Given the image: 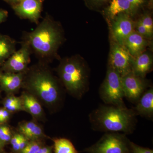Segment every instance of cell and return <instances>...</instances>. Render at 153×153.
Instances as JSON below:
<instances>
[{
    "label": "cell",
    "instance_id": "cell-1",
    "mask_svg": "<svg viewBox=\"0 0 153 153\" xmlns=\"http://www.w3.org/2000/svg\"><path fill=\"white\" fill-rule=\"evenodd\" d=\"M63 41L62 27L48 14L33 31L25 32L22 38L40 61L47 63L59 58L57 52Z\"/></svg>",
    "mask_w": 153,
    "mask_h": 153
},
{
    "label": "cell",
    "instance_id": "cell-2",
    "mask_svg": "<svg viewBox=\"0 0 153 153\" xmlns=\"http://www.w3.org/2000/svg\"><path fill=\"white\" fill-rule=\"evenodd\" d=\"M22 88L48 108L55 107L61 99L60 82L48 63L42 61L29 67L25 72Z\"/></svg>",
    "mask_w": 153,
    "mask_h": 153
},
{
    "label": "cell",
    "instance_id": "cell-3",
    "mask_svg": "<svg viewBox=\"0 0 153 153\" xmlns=\"http://www.w3.org/2000/svg\"><path fill=\"white\" fill-rule=\"evenodd\" d=\"M135 111L125 106L100 105L89 115L94 129L108 132L131 133L136 125Z\"/></svg>",
    "mask_w": 153,
    "mask_h": 153
},
{
    "label": "cell",
    "instance_id": "cell-4",
    "mask_svg": "<svg viewBox=\"0 0 153 153\" xmlns=\"http://www.w3.org/2000/svg\"><path fill=\"white\" fill-rule=\"evenodd\" d=\"M56 71L59 81L72 97L80 99L87 92L89 72L84 60L79 55L60 60Z\"/></svg>",
    "mask_w": 153,
    "mask_h": 153
},
{
    "label": "cell",
    "instance_id": "cell-5",
    "mask_svg": "<svg viewBox=\"0 0 153 153\" xmlns=\"http://www.w3.org/2000/svg\"><path fill=\"white\" fill-rule=\"evenodd\" d=\"M100 98L106 105L125 106L121 76L108 66L106 76L100 89Z\"/></svg>",
    "mask_w": 153,
    "mask_h": 153
},
{
    "label": "cell",
    "instance_id": "cell-6",
    "mask_svg": "<svg viewBox=\"0 0 153 153\" xmlns=\"http://www.w3.org/2000/svg\"><path fill=\"white\" fill-rule=\"evenodd\" d=\"M87 151L90 153H129L130 142L123 134L109 132Z\"/></svg>",
    "mask_w": 153,
    "mask_h": 153
},
{
    "label": "cell",
    "instance_id": "cell-7",
    "mask_svg": "<svg viewBox=\"0 0 153 153\" xmlns=\"http://www.w3.org/2000/svg\"><path fill=\"white\" fill-rule=\"evenodd\" d=\"M21 47L9 57L1 67L0 70L11 73H24L29 68L33 54L27 43L21 42Z\"/></svg>",
    "mask_w": 153,
    "mask_h": 153
},
{
    "label": "cell",
    "instance_id": "cell-8",
    "mask_svg": "<svg viewBox=\"0 0 153 153\" xmlns=\"http://www.w3.org/2000/svg\"><path fill=\"white\" fill-rule=\"evenodd\" d=\"M133 59L123 45L113 42L111 49L109 66L121 76L131 72Z\"/></svg>",
    "mask_w": 153,
    "mask_h": 153
},
{
    "label": "cell",
    "instance_id": "cell-9",
    "mask_svg": "<svg viewBox=\"0 0 153 153\" xmlns=\"http://www.w3.org/2000/svg\"><path fill=\"white\" fill-rule=\"evenodd\" d=\"M111 32L114 42L123 45L126 39L134 31L135 22L128 14H119L111 20Z\"/></svg>",
    "mask_w": 153,
    "mask_h": 153
},
{
    "label": "cell",
    "instance_id": "cell-10",
    "mask_svg": "<svg viewBox=\"0 0 153 153\" xmlns=\"http://www.w3.org/2000/svg\"><path fill=\"white\" fill-rule=\"evenodd\" d=\"M44 0H21L11 6L17 16L38 25L41 18Z\"/></svg>",
    "mask_w": 153,
    "mask_h": 153
},
{
    "label": "cell",
    "instance_id": "cell-11",
    "mask_svg": "<svg viewBox=\"0 0 153 153\" xmlns=\"http://www.w3.org/2000/svg\"><path fill=\"white\" fill-rule=\"evenodd\" d=\"M144 78L129 72L121 76L124 97L134 102L138 101L146 88Z\"/></svg>",
    "mask_w": 153,
    "mask_h": 153
},
{
    "label": "cell",
    "instance_id": "cell-12",
    "mask_svg": "<svg viewBox=\"0 0 153 153\" xmlns=\"http://www.w3.org/2000/svg\"><path fill=\"white\" fill-rule=\"evenodd\" d=\"M102 13L108 21L110 22L119 14L125 13L132 16L137 12L128 0H111Z\"/></svg>",
    "mask_w": 153,
    "mask_h": 153
},
{
    "label": "cell",
    "instance_id": "cell-13",
    "mask_svg": "<svg viewBox=\"0 0 153 153\" xmlns=\"http://www.w3.org/2000/svg\"><path fill=\"white\" fill-rule=\"evenodd\" d=\"M25 73H11L0 70V86L9 94H14L22 88Z\"/></svg>",
    "mask_w": 153,
    "mask_h": 153
},
{
    "label": "cell",
    "instance_id": "cell-14",
    "mask_svg": "<svg viewBox=\"0 0 153 153\" xmlns=\"http://www.w3.org/2000/svg\"><path fill=\"white\" fill-rule=\"evenodd\" d=\"M20 97L24 111H27L37 120L43 121L45 120V114L41 102L36 97L25 91Z\"/></svg>",
    "mask_w": 153,
    "mask_h": 153
},
{
    "label": "cell",
    "instance_id": "cell-15",
    "mask_svg": "<svg viewBox=\"0 0 153 153\" xmlns=\"http://www.w3.org/2000/svg\"><path fill=\"white\" fill-rule=\"evenodd\" d=\"M153 57L149 52H143L134 58L131 71L133 74L144 78L152 70Z\"/></svg>",
    "mask_w": 153,
    "mask_h": 153
},
{
    "label": "cell",
    "instance_id": "cell-16",
    "mask_svg": "<svg viewBox=\"0 0 153 153\" xmlns=\"http://www.w3.org/2000/svg\"><path fill=\"white\" fill-rule=\"evenodd\" d=\"M147 41V39L134 31L126 39L123 46L132 57L134 58L145 52L148 46Z\"/></svg>",
    "mask_w": 153,
    "mask_h": 153
},
{
    "label": "cell",
    "instance_id": "cell-17",
    "mask_svg": "<svg viewBox=\"0 0 153 153\" xmlns=\"http://www.w3.org/2000/svg\"><path fill=\"white\" fill-rule=\"evenodd\" d=\"M135 108L136 113L147 117L153 115V89L150 88L144 92L138 101Z\"/></svg>",
    "mask_w": 153,
    "mask_h": 153
},
{
    "label": "cell",
    "instance_id": "cell-18",
    "mask_svg": "<svg viewBox=\"0 0 153 153\" xmlns=\"http://www.w3.org/2000/svg\"><path fill=\"white\" fill-rule=\"evenodd\" d=\"M18 130L20 133L28 140H38L44 136L42 128L32 121H24L19 123Z\"/></svg>",
    "mask_w": 153,
    "mask_h": 153
},
{
    "label": "cell",
    "instance_id": "cell-19",
    "mask_svg": "<svg viewBox=\"0 0 153 153\" xmlns=\"http://www.w3.org/2000/svg\"><path fill=\"white\" fill-rule=\"evenodd\" d=\"M16 41L0 33V67L16 51Z\"/></svg>",
    "mask_w": 153,
    "mask_h": 153
},
{
    "label": "cell",
    "instance_id": "cell-20",
    "mask_svg": "<svg viewBox=\"0 0 153 153\" xmlns=\"http://www.w3.org/2000/svg\"><path fill=\"white\" fill-rule=\"evenodd\" d=\"M55 153H77L72 143L66 138L54 140Z\"/></svg>",
    "mask_w": 153,
    "mask_h": 153
},
{
    "label": "cell",
    "instance_id": "cell-21",
    "mask_svg": "<svg viewBox=\"0 0 153 153\" xmlns=\"http://www.w3.org/2000/svg\"><path fill=\"white\" fill-rule=\"evenodd\" d=\"M88 8L94 10H103L111 0H83Z\"/></svg>",
    "mask_w": 153,
    "mask_h": 153
},
{
    "label": "cell",
    "instance_id": "cell-22",
    "mask_svg": "<svg viewBox=\"0 0 153 153\" xmlns=\"http://www.w3.org/2000/svg\"><path fill=\"white\" fill-rule=\"evenodd\" d=\"M147 30L150 36L152 37L153 34V21L151 14L146 12L141 16L138 19Z\"/></svg>",
    "mask_w": 153,
    "mask_h": 153
},
{
    "label": "cell",
    "instance_id": "cell-23",
    "mask_svg": "<svg viewBox=\"0 0 153 153\" xmlns=\"http://www.w3.org/2000/svg\"><path fill=\"white\" fill-rule=\"evenodd\" d=\"M42 146L38 140H31L22 151L20 153H36Z\"/></svg>",
    "mask_w": 153,
    "mask_h": 153
},
{
    "label": "cell",
    "instance_id": "cell-24",
    "mask_svg": "<svg viewBox=\"0 0 153 153\" xmlns=\"http://www.w3.org/2000/svg\"><path fill=\"white\" fill-rule=\"evenodd\" d=\"M12 137L10 129L8 126H0V141L3 144L10 141Z\"/></svg>",
    "mask_w": 153,
    "mask_h": 153
},
{
    "label": "cell",
    "instance_id": "cell-25",
    "mask_svg": "<svg viewBox=\"0 0 153 153\" xmlns=\"http://www.w3.org/2000/svg\"><path fill=\"white\" fill-rule=\"evenodd\" d=\"M134 31L147 40L152 39V37L150 36L146 29L139 20L135 22Z\"/></svg>",
    "mask_w": 153,
    "mask_h": 153
},
{
    "label": "cell",
    "instance_id": "cell-26",
    "mask_svg": "<svg viewBox=\"0 0 153 153\" xmlns=\"http://www.w3.org/2000/svg\"><path fill=\"white\" fill-rule=\"evenodd\" d=\"M9 95L4 102V108L5 109L10 105L22 101L20 97H18L14 95V94H9Z\"/></svg>",
    "mask_w": 153,
    "mask_h": 153
},
{
    "label": "cell",
    "instance_id": "cell-27",
    "mask_svg": "<svg viewBox=\"0 0 153 153\" xmlns=\"http://www.w3.org/2000/svg\"><path fill=\"white\" fill-rule=\"evenodd\" d=\"M130 151L132 153H153L152 150L142 147L130 142Z\"/></svg>",
    "mask_w": 153,
    "mask_h": 153
},
{
    "label": "cell",
    "instance_id": "cell-28",
    "mask_svg": "<svg viewBox=\"0 0 153 153\" xmlns=\"http://www.w3.org/2000/svg\"><path fill=\"white\" fill-rule=\"evenodd\" d=\"M21 137V134H16L11 138L10 142L13 147V149L16 152H20V141Z\"/></svg>",
    "mask_w": 153,
    "mask_h": 153
},
{
    "label": "cell",
    "instance_id": "cell-29",
    "mask_svg": "<svg viewBox=\"0 0 153 153\" xmlns=\"http://www.w3.org/2000/svg\"><path fill=\"white\" fill-rule=\"evenodd\" d=\"M135 10L137 12L139 9L144 5L148 0H128ZM151 1V0H150Z\"/></svg>",
    "mask_w": 153,
    "mask_h": 153
},
{
    "label": "cell",
    "instance_id": "cell-30",
    "mask_svg": "<svg viewBox=\"0 0 153 153\" xmlns=\"http://www.w3.org/2000/svg\"><path fill=\"white\" fill-rule=\"evenodd\" d=\"M10 112L4 108L1 115L0 117V124L7 122L10 118Z\"/></svg>",
    "mask_w": 153,
    "mask_h": 153
},
{
    "label": "cell",
    "instance_id": "cell-31",
    "mask_svg": "<svg viewBox=\"0 0 153 153\" xmlns=\"http://www.w3.org/2000/svg\"><path fill=\"white\" fill-rule=\"evenodd\" d=\"M8 17V12L4 9L0 8V24L5 22Z\"/></svg>",
    "mask_w": 153,
    "mask_h": 153
},
{
    "label": "cell",
    "instance_id": "cell-32",
    "mask_svg": "<svg viewBox=\"0 0 153 153\" xmlns=\"http://www.w3.org/2000/svg\"><path fill=\"white\" fill-rule=\"evenodd\" d=\"M28 143H29V141H28L27 139L21 134V139H20V152L27 146Z\"/></svg>",
    "mask_w": 153,
    "mask_h": 153
},
{
    "label": "cell",
    "instance_id": "cell-33",
    "mask_svg": "<svg viewBox=\"0 0 153 153\" xmlns=\"http://www.w3.org/2000/svg\"><path fill=\"white\" fill-rule=\"evenodd\" d=\"M36 153H51V149L49 147H41Z\"/></svg>",
    "mask_w": 153,
    "mask_h": 153
},
{
    "label": "cell",
    "instance_id": "cell-34",
    "mask_svg": "<svg viewBox=\"0 0 153 153\" xmlns=\"http://www.w3.org/2000/svg\"><path fill=\"white\" fill-rule=\"evenodd\" d=\"M6 2L10 4L11 6L21 1V0H4Z\"/></svg>",
    "mask_w": 153,
    "mask_h": 153
},
{
    "label": "cell",
    "instance_id": "cell-35",
    "mask_svg": "<svg viewBox=\"0 0 153 153\" xmlns=\"http://www.w3.org/2000/svg\"><path fill=\"white\" fill-rule=\"evenodd\" d=\"M3 109H4V108H0V117L2 113Z\"/></svg>",
    "mask_w": 153,
    "mask_h": 153
},
{
    "label": "cell",
    "instance_id": "cell-36",
    "mask_svg": "<svg viewBox=\"0 0 153 153\" xmlns=\"http://www.w3.org/2000/svg\"><path fill=\"white\" fill-rule=\"evenodd\" d=\"M3 143H1V142L0 141V150L1 149L2 147Z\"/></svg>",
    "mask_w": 153,
    "mask_h": 153
}]
</instances>
